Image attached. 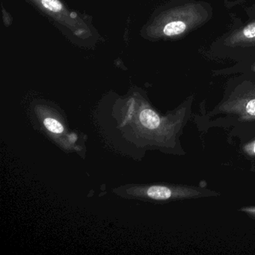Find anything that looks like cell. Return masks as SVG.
I'll return each instance as SVG.
<instances>
[{
  "label": "cell",
  "instance_id": "6da1fadb",
  "mask_svg": "<svg viewBox=\"0 0 255 255\" xmlns=\"http://www.w3.org/2000/svg\"><path fill=\"white\" fill-rule=\"evenodd\" d=\"M41 12L53 19L57 24L65 28L76 38L89 39L93 36L92 29L79 17L77 13L70 11L61 0H28Z\"/></svg>",
  "mask_w": 255,
  "mask_h": 255
},
{
  "label": "cell",
  "instance_id": "7a4b0ae2",
  "mask_svg": "<svg viewBox=\"0 0 255 255\" xmlns=\"http://www.w3.org/2000/svg\"><path fill=\"white\" fill-rule=\"evenodd\" d=\"M186 23L182 20H170L167 22H163L161 32L163 35L168 37L176 36V35H180L186 31Z\"/></svg>",
  "mask_w": 255,
  "mask_h": 255
},
{
  "label": "cell",
  "instance_id": "3957f363",
  "mask_svg": "<svg viewBox=\"0 0 255 255\" xmlns=\"http://www.w3.org/2000/svg\"><path fill=\"white\" fill-rule=\"evenodd\" d=\"M139 120L141 125L147 129H155L160 125L159 116L150 109H144L140 113Z\"/></svg>",
  "mask_w": 255,
  "mask_h": 255
},
{
  "label": "cell",
  "instance_id": "277c9868",
  "mask_svg": "<svg viewBox=\"0 0 255 255\" xmlns=\"http://www.w3.org/2000/svg\"><path fill=\"white\" fill-rule=\"evenodd\" d=\"M147 195L155 200H167L171 198L172 192L165 186H153L147 191Z\"/></svg>",
  "mask_w": 255,
  "mask_h": 255
},
{
  "label": "cell",
  "instance_id": "5b68a950",
  "mask_svg": "<svg viewBox=\"0 0 255 255\" xmlns=\"http://www.w3.org/2000/svg\"><path fill=\"white\" fill-rule=\"evenodd\" d=\"M44 125L45 128L53 133L60 134L64 132V128L60 122L52 118L44 119Z\"/></svg>",
  "mask_w": 255,
  "mask_h": 255
},
{
  "label": "cell",
  "instance_id": "8992f818",
  "mask_svg": "<svg viewBox=\"0 0 255 255\" xmlns=\"http://www.w3.org/2000/svg\"><path fill=\"white\" fill-rule=\"evenodd\" d=\"M243 35L246 38H252L255 37V23H252L243 29Z\"/></svg>",
  "mask_w": 255,
  "mask_h": 255
},
{
  "label": "cell",
  "instance_id": "52a82bcc",
  "mask_svg": "<svg viewBox=\"0 0 255 255\" xmlns=\"http://www.w3.org/2000/svg\"><path fill=\"white\" fill-rule=\"evenodd\" d=\"M246 113L250 116H255V99L249 101L246 104Z\"/></svg>",
  "mask_w": 255,
  "mask_h": 255
},
{
  "label": "cell",
  "instance_id": "ba28073f",
  "mask_svg": "<svg viewBox=\"0 0 255 255\" xmlns=\"http://www.w3.org/2000/svg\"><path fill=\"white\" fill-rule=\"evenodd\" d=\"M254 152L255 153V147H254Z\"/></svg>",
  "mask_w": 255,
  "mask_h": 255
},
{
  "label": "cell",
  "instance_id": "9c48e42d",
  "mask_svg": "<svg viewBox=\"0 0 255 255\" xmlns=\"http://www.w3.org/2000/svg\"><path fill=\"white\" fill-rule=\"evenodd\" d=\"M253 211L255 212V210H253Z\"/></svg>",
  "mask_w": 255,
  "mask_h": 255
}]
</instances>
